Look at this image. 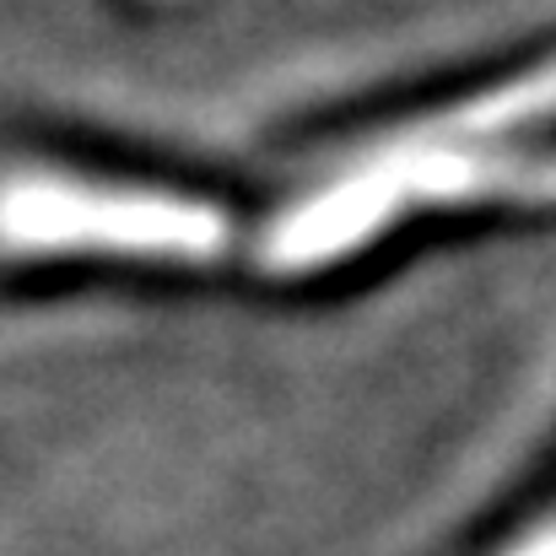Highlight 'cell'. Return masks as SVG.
<instances>
[{"label": "cell", "instance_id": "2", "mask_svg": "<svg viewBox=\"0 0 556 556\" xmlns=\"http://www.w3.org/2000/svg\"><path fill=\"white\" fill-rule=\"evenodd\" d=\"M0 249L205 265L227 249V211L168 185L33 168L0 179Z\"/></svg>", "mask_w": 556, "mask_h": 556}, {"label": "cell", "instance_id": "3", "mask_svg": "<svg viewBox=\"0 0 556 556\" xmlns=\"http://www.w3.org/2000/svg\"><path fill=\"white\" fill-rule=\"evenodd\" d=\"M486 556H556V492L546 503H535Z\"/></svg>", "mask_w": 556, "mask_h": 556}, {"label": "cell", "instance_id": "1", "mask_svg": "<svg viewBox=\"0 0 556 556\" xmlns=\"http://www.w3.org/2000/svg\"><path fill=\"white\" fill-rule=\"evenodd\" d=\"M546 119H556V60L372 141L352 168L270 222L265 265L276 276H314L421 205L556 200V152L525 147V130Z\"/></svg>", "mask_w": 556, "mask_h": 556}]
</instances>
